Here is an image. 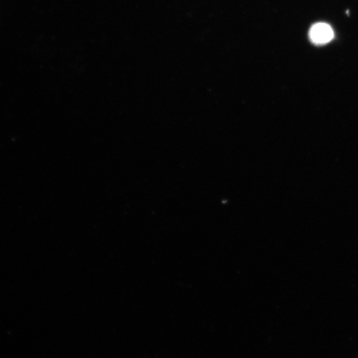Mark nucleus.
Segmentation results:
<instances>
[{"label":"nucleus","instance_id":"f257e3e1","mask_svg":"<svg viewBox=\"0 0 358 358\" xmlns=\"http://www.w3.org/2000/svg\"><path fill=\"white\" fill-rule=\"evenodd\" d=\"M334 37L333 29L324 22L313 25L310 31L311 42L316 45H324L332 41Z\"/></svg>","mask_w":358,"mask_h":358}]
</instances>
